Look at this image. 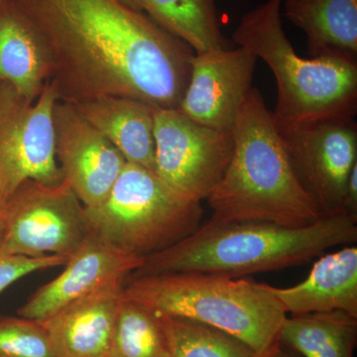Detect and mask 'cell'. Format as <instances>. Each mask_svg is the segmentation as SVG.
I'll return each mask as SVG.
<instances>
[{
    "mask_svg": "<svg viewBox=\"0 0 357 357\" xmlns=\"http://www.w3.org/2000/svg\"><path fill=\"white\" fill-rule=\"evenodd\" d=\"M155 174L173 191L202 203L220 182L234 154L231 131L208 128L177 109L154 114Z\"/></svg>",
    "mask_w": 357,
    "mask_h": 357,
    "instance_id": "obj_9",
    "label": "cell"
},
{
    "mask_svg": "<svg viewBox=\"0 0 357 357\" xmlns=\"http://www.w3.org/2000/svg\"><path fill=\"white\" fill-rule=\"evenodd\" d=\"M43 40L59 100L126 96L177 109L195 52L119 0H11Z\"/></svg>",
    "mask_w": 357,
    "mask_h": 357,
    "instance_id": "obj_1",
    "label": "cell"
},
{
    "mask_svg": "<svg viewBox=\"0 0 357 357\" xmlns=\"http://www.w3.org/2000/svg\"><path fill=\"white\" fill-rule=\"evenodd\" d=\"M270 357H291V356H289L287 352L284 351L283 349H282V347L280 345V347H279L278 351H277L276 352H274V354H272V356Z\"/></svg>",
    "mask_w": 357,
    "mask_h": 357,
    "instance_id": "obj_28",
    "label": "cell"
},
{
    "mask_svg": "<svg viewBox=\"0 0 357 357\" xmlns=\"http://www.w3.org/2000/svg\"><path fill=\"white\" fill-rule=\"evenodd\" d=\"M107 357H172L158 317L123 294Z\"/></svg>",
    "mask_w": 357,
    "mask_h": 357,
    "instance_id": "obj_22",
    "label": "cell"
},
{
    "mask_svg": "<svg viewBox=\"0 0 357 357\" xmlns=\"http://www.w3.org/2000/svg\"><path fill=\"white\" fill-rule=\"evenodd\" d=\"M123 296L155 314L178 317L220 328L262 357L278 351L287 314L267 284L197 272L128 276Z\"/></svg>",
    "mask_w": 357,
    "mask_h": 357,
    "instance_id": "obj_5",
    "label": "cell"
},
{
    "mask_svg": "<svg viewBox=\"0 0 357 357\" xmlns=\"http://www.w3.org/2000/svg\"><path fill=\"white\" fill-rule=\"evenodd\" d=\"M0 357H56L42 321L0 316Z\"/></svg>",
    "mask_w": 357,
    "mask_h": 357,
    "instance_id": "obj_23",
    "label": "cell"
},
{
    "mask_svg": "<svg viewBox=\"0 0 357 357\" xmlns=\"http://www.w3.org/2000/svg\"><path fill=\"white\" fill-rule=\"evenodd\" d=\"M357 241V217L325 215L307 227L263 222H210L171 248L144 257L129 276L197 272L237 277L300 266L338 245Z\"/></svg>",
    "mask_w": 357,
    "mask_h": 357,
    "instance_id": "obj_2",
    "label": "cell"
},
{
    "mask_svg": "<svg viewBox=\"0 0 357 357\" xmlns=\"http://www.w3.org/2000/svg\"><path fill=\"white\" fill-rule=\"evenodd\" d=\"M53 122L56 158L64 180L86 208L100 206L128 161L74 103L58 100Z\"/></svg>",
    "mask_w": 357,
    "mask_h": 357,
    "instance_id": "obj_11",
    "label": "cell"
},
{
    "mask_svg": "<svg viewBox=\"0 0 357 357\" xmlns=\"http://www.w3.org/2000/svg\"><path fill=\"white\" fill-rule=\"evenodd\" d=\"M227 170L206 198L218 222L307 227L323 218L294 172L272 112L252 88L239 110Z\"/></svg>",
    "mask_w": 357,
    "mask_h": 357,
    "instance_id": "obj_3",
    "label": "cell"
},
{
    "mask_svg": "<svg viewBox=\"0 0 357 357\" xmlns=\"http://www.w3.org/2000/svg\"><path fill=\"white\" fill-rule=\"evenodd\" d=\"M203 213L202 203L184 198L153 171L129 162L105 201L86 208L91 234L142 258L189 236L199 229Z\"/></svg>",
    "mask_w": 357,
    "mask_h": 357,
    "instance_id": "obj_6",
    "label": "cell"
},
{
    "mask_svg": "<svg viewBox=\"0 0 357 357\" xmlns=\"http://www.w3.org/2000/svg\"><path fill=\"white\" fill-rule=\"evenodd\" d=\"M50 77V57L43 40L11 0H4L0 6V84L35 100Z\"/></svg>",
    "mask_w": 357,
    "mask_h": 357,
    "instance_id": "obj_17",
    "label": "cell"
},
{
    "mask_svg": "<svg viewBox=\"0 0 357 357\" xmlns=\"http://www.w3.org/2000/svg\"><path fill=\"white\" fill-rule=\"evenodd\" d=\"M268 288L286 314L342 311L357 318V248L344 245L321 256L297 285Z\"/></svg>",
    "mask_w": 357,
    "mask_h": 357,
    "instance_id": "obj_15",
    "label": "cell"
},
{
    "mask_svg": "<svg viewBox=\"0 0 357 357\" xmlns=\"http://www.w3.org/2000/svg\"><path fill=\"white\" fill-rule=\"evenodd\" d=\"M283 0H267L244 14L232 34L237 46L264 61L276 79L272 112L279 131L328 119H354L357 107V63L335 56L305 59L284 31Z\"/></svg>",
    "mask_w": 357,
    "mask_h": 357,
    "instance_id": "obj_4",
    "label": "cell"
},
{
    "mask_svg": "<svg viewBox=\"0 0 357 357\" xmlns=\"http://www.w3.org/2000/svg\"><path fill=\"white\" fill-rule=\"evenodd\" d=\"M284 16L307 37L312 58L356 61L357 0H283Z\"/></svg>",
    "mask_w": 357,
    "mask_h": 357,
    "instance_id": "obj_18",
    "label": "cell"
},
{
    "mask_svg": "<svg viewBox=\"0 0 357 357\" xmlns=\"http://www.w3.org/2000/svg\"><path fill=\"white\" fill-rule=\"evenodd\" d=\"M144 258L128 255L110 245L95 234H89L54 280L32 294L18 316L44 321L77 299L112 284L126 282L143 264Z\"/></svg>",
    "mask_w": 357,
    "mask_h": 357,
    "instance_id": "obj_13",
    "label": "cell"
},
{
    "mask_svg": "<svg viewBox=\"0 0 357 357\" xmlns=\"http://www.w3.org/2000/svg\"><path fill=\"white\" fill-rule=\"evenodd\" d=\"M256 61L255 54L241 46L195 54L177 109L199 124L232 132L252 89Z\"/></svg>",
    "mask_w": 357,
    "mask_h": 357,
    "instance_id": "obj_12",
    "label": "cell"
},
{
    "mask_svg": "<svg viewBox=\"0 0 357 357\" xmlns=\"http://www.w3.org/2000/svg\"><path fill=\"white\" fill-rule=\"evenodd\" d=\"M122 3L126 4V6L130 7L134 10L142 11L141 8L140 0H119Z\"/></svg>",
    "mask_w": 357,
    "mask_h": 357,
    "instance_id": "obj_27",
    "label": "cell"
},
{
    "mask_svg": "<svg viewBox=\"0 0 357 357\" xmlns=\"http://www.w3.org/2000/svg\"><path fill=\"white\" fill-rule=\"evenodd\" d=\"M298 180L321 215L344 213L347 178L357 164L354 119H328L279 131Z\"/></svg>",
    "mask_w": 357,
    "mask_h": 357,
    "instance_id": "obj_10",
    "label": "cell"
},
{
    "mask_svg": "<svg viewBox=\"0 0 357 357\" xmlns=\"http://www.w3.org/2000/svg\"><path fill=\"white\" fill-rule=\"evenodd\" d=\"M6 198L0 192V245L3 239L4 229H6Z\"/></svg>",
    "mask_w": 357,
    "mask_h": 357,
    "instance_id": "obj_26",
    "label": "cell"
},
{
    "mask_svg": "<svg viewBox=\"0 0 357 357\" xmlns=\"http://www.w3.org/2000/svg\"><path fill=\"white\" fill-rule=\"evenodd\" d=\"M342 208L344 213L357 217V164L347 178Z\"/></svg>",
    "mask_w": 357,
    "mask_h": 357,
    "instance_id": "obj_25",
    "label": "cell"
},
{
    "mask_svg": "<svg viewBox=\"0 0 357 357\" xmlns=\"http://www.w3.org/2000/svg\"><path fill=\"white\" fill-rule=\"evenodd\" d=\"M141 8L195 54L230 48L218 22L215 0H140Z\"/></svg>",
    "mask_w": 357,
    "mask_h": 357,
    "instance_id": "obj_20",
    "label": "cell"
},
{
    "mask_svg": "<svg viewBox=\"0 0 357 357\" xmlns=\"http://www.w3.org/2000/svg\"><path fill=\"white\" fill-rule=\"evenodd\" d=\"M124 283L74 301L42 321L56 357H107Z\"/></svg>",
    "mask_w": 357,
    "mask_h": 357,
    "instance_id": "obj_14",
    "label": "cell"
},
{
    "mask_svg": "<svg viewBox=\"0 0 357 357\" xmlns=\"http://www.w3.org/2000/svg\"><path fill=\"white\" fill-rule=\"evenodd\" d=\"M58 100L51 82L35 100L0 84V192L6 199L27 180L49 185L64 181L55 153L53 110Z\"/></svg>",
    "mask_w": 357,
    "mask_h": 357,
    "instance_id": "obj_8",
    "label": "cell"
},
{
    "mask_svg": "<svg viewBox=\"0 0 357 357\" xmlns=\"http://www.w3.org/2000/svg\"><path fill=\"white\" fill-rule=\"evenodd\" d=\"M68 260L69 257L62 255L27 257L21 255H0V293L33 272L63 266Z\"/></svg>",
    "mask_w": 357,
    "mask_h": 357,
    "instance_id": "obj_24",
    "label": "cell"
},
{
    "mask_svg": "<svg viewBox=\"0 0 357 357\" xmlns=\"http://www.w3.org/2000/svg\"><path fill=\"white\" fill-rule=\"evenodd\" d=\"M279 344L304 357H354L357 318L342 311L287 316Z\"/></svg>",
    "mask_w": 357,
    "mask_h": 357,
    "instance_id": "obj_19",
    "label": "cell"
},
{
    "mask_svg": "<svg viewBox=\"0 0 357 357\" xmlns=\"http://www.w3.org/2000/svg\"><path fill=\"white\" fill-rule=\"evenodd\" d=\"M3 1H4V0H0V6H1L2 2H3Z\"/></svg>",
    "mask_w": 357,
    "mask_h": 357,
    "instance_id": "obj_29",
    "label": "cell"
},
{
    "mask_svg": "<svg viewBox=\"0 0 357 357\" xmlns=\"http://www.w3.org/2000/svg\"><path fill=\"white\" fill-rule=\"evenodd\" d=\"M74 105L126 161L155 172L154 114L157 107L126 96H105Z\"/></svg>",
    "mask_w": 357,
    "mask_h": 357,
    "instance_id": "obj_16",
    "label": "cell"
},
{
    "mask_svg": "<svg viewBox=\"0 0 357 357\" xmlns=\"http://www.w3.org/2000/svg\"><path fill=\"white\" fill-rule=\"evenodd\" d=\"M172 357H262L220 328L178 317L156 314Z\"/></svg>",
    "mask_w": 357,
    "mask_h": 357,
    "instance_id": "obj_21",
    "label": "cell"
},
{
    "mask_svg": "<svg viewBox=\"0 0 357 357\" xmlns=\"http://www.w3.org/2000/svg\"><path fill=\"white\" fill-rule=\"evenodd\" d=\"M89 234L86 206L65 180L55 185L27 180L6 199L0 255L70 258Z\"/></svg>",
    "mask_w": 357,
    "mask_h": 357,
    "instance_id": "obj_7",
    "label": "cell"
}]
</instances>
